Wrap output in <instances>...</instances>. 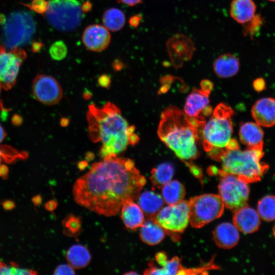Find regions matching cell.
Listing matches in <instances>:
<instances>
[{
  "label": "cell",
  "instance_id": "obj_9",
  "mask_svg": "<svg viewBox=\"0 0 275 275\" xmlns=\"http://www.w3.org/2000/svg\"><path fill=\"white\" fill-rule=\"evenodd\" d=\"M189 223L200 228L223 214L225 205L219 195L204 194L190 199Z\"/></svg>",
  "mask_w": 275,
  "mask_h": 275
},
{
  "label": "cell",
  "instance_id": "obj_55",
  "mask_svg": "<svg viewBox=\"0 0 275 275\" xmlns=\"http://www.w3.org/2000/svg\"><path fill=\"white\" fill-rule=\"evenodd\" d=\"M7 18L3 14H0V24H4L6 21Z\"/></svg>",
  "mask_w": 275,
  "mask_h": 275
},
{
  "label": "cell",
  "instance_id": "obj_1",
  "mask_svg": "<svg viewBox=\"0 0 275 275\" xmlns=\"http://www.w3.org/2000/svg\"><path fill=\"white\" fill-rule=\"evenodd\" d=\"M146 183L129 158L111 155L93 163L78 178L73 196L79 205L105 216L116 215L128 200H135Z\"/></svg>",
  "mask_w": 275,
  "mask_h": 275
},
{
  "label": "cell",
  "instance_id": "obj_14",
  "mask_svg": "<svg viewBox=\"0 0 275 275\" xmlns=\"http://www.w3.org/2000/svg\"><path fill=\"white\" fill-rule=\"evenodd\" d=\"M201 89L194 88L187 96L184 106V112L189 117L203 116L202 113L208 106L209 96L213 84L208 79H204L200 84Z\"/></svg>",
  "mask_w": 275,
  "mask_h": 275
},
{
  "label": "cell",
  "instance_id": "obj_7",
  "mask_svg": "<svg viewBox=\"0 0 275 275\" xmlns=\"http://www.w3.org/2000/svg\"><path fill=\"white\" fill-rule=\"evenodd\" d=\"M82 14L81 5L77 0H50L45 16L55 29L68 32L80 24Z\"/></svg>",
  "mask_w": 275,
  "mask_h": 275
},
{
  "label": "cell",
  "instance_id": "obj_38",
  "mask_svg": "<svg viewBox=\"0 0 275 275\" xmlns=\"http://www.w3.org/2000/svg\"><path fill=\"white\" fill-rule=\"evenodd\" d=\"M98 83L101 87L108 89L111 84V77L106 74H102L98 77Z\"/></svg>",
  "mask_w": 275,
  "mask_h": 275
},
{
  "label": "cell",
  "instance_id": "obj_51",
  "mask_svg": "<svg viewBox=\"0 0 275 275\" xmlns=\"http://www.w3.org/2000/svg\"><path fill=\"white\" fill-rule=\"evenodd\" d=\"M88 166L87 160L80 161L78 163V168L80 170H84Z\"/></svg>",
  "mask_w": 275,
  "mask_h": 275
},
{
  "label": "cell",
  "instance_id": "obj_43",
  "mask_svg": "<svg viewBox=\"0 0 275 275\" xmlns=\"http://www.w3.org/2000/svg\"><path fill=\"white\" fill-rule=\"evenodd\" d=\"M118 3L125 4L130 7L137 6L143 2V0H117Z\"/></svg>",
  "mask_w": 275,
  "mask_h": 275
},
{
  "label": "cell",
  "instance_id": "obj_47",
  "mask_svg": "<svg viewBox=\"0 0 275 275\" xmlns=\"http://www.w3.org/2000/svg\"><path fill=\"white\" fill-rule=\"evenodd\" d=\"M129 145H136L139 141V137L134 132L131 134L129 136Z\"/></svg>",
  "mask_w": 275,
  "mask_h": 275
},
{
  "label": "cell",
  "instance_id": "obj_37",
  "mask_svg": "<svg viewBox=\"0 0 275 275\" xmlns=\"http://www.w3.org/2000/svg\"><path fill=\"white\" fill-rule=\"evenodd\" d=\"M15 265V263H12L11 265L9 266L0 261V274H14Z\"/></svg>",
  "mask_w": 275,
  "mask_h": 275
},
{
  "label": "cell",
  "instance_id": "obj_49",
  "mask_svg": "<svg viewBox=\"0 0 275 275\" xmlns=\"http://www.w3.org/2000/svg\"><path fill=\"white\" fill-rule=\"evenodd\" d=\"M57 207V202L54 200L48 201L45 205V208L49 211L54 210Z\"/></svg>",
  "mask_w": 275,
  "mask_h": 275
},
{
  "label": "cell",
  "instance_id": "obj_11",
  "mask_svg": "<svg viewBox=\"0 0 275 275\" xmlns=\"http://www.w3.org/2000/svg\"><path fill=\"white\" fill-rule=\"evenodd\" d=\"M25 52L19 47L7 51L0 44V85L6 90L16 82L21 65L25 59Z\"/></svg>",
  "mask_w": 275,
  "mask_h": 275
},
{
  "label": "cell",
  "instance_id": "obj_16",
  "mask_svg": "<svg viewBox=\"0 0 275 275\" xmlns=\"http://www.w3.org/2000/svg\"><path fill=\"white\" fill-rule=\"evenodd\" d=\"M233 222L238 230L244 234L257 231L260 225L258 212L247 205L234 211Z\"/></svg>",
  "mask_w": 275,
  "mask_h": 275
},
{
  "label": "cell",
  "instance_id": "obj_34",
  "mask_svg": "<svg viewBox=\"0 0 275 275\" xmlns=\"http://www.w3.org/2000/svg\"><path fill=\"white\" fill-rule=\"evenodd\" d=\"M262 20L260 15H255L254 17L248 22L244 24L243 32L245 36L249 34L251 37L254 33L260 28Z\"/></svg>",
  "mask_w": 275,
  "mask_h": 275
},
{
  "label": "cell",
  "instance_id": "obj_13",
  "mask_svg": "<svg viewBox=\"0 0 275 275\" xmlns=\"http://www.w3.org/2000/svg\"><path fill=\"white\" fill-rule=\"evenodd\" d=\"M166 48L171 64L176 69L191 60L196 50L192 40L182 34H175L169 39Z\"/></svg>",
  "mask_w": 275,
  "mask_h": 275
},
{
  "label": "cell",
  "instance_id": "obj_40",
  "mask_svg": "<svg viewBox=\"0 0 275 275\" xmlns=\"http://www.w3.org/2000/svg\"><path fill=\"white\" fill-rule=\"evenodd\" d=\"M36 273H37L35 270L32 269L19 268L17 265L15 264L14 274L30 275L35 274Z\"/></svg>",
  "mask_w": 275,
  "mask_h": 275
},
{
  "label": "cell",
  "instance_id": "obj_42",
  "mask_svg": "<svg viewBox=\"0 0 275 275\" xmlns=\"http://www.w3.org/2000/svg\"><path fill=\"white\" fill-rule=\"evenodd\" d=\"M225 148L226 150H235L239 149V146L236 140L231 139Z\"/></svg>",
  "mask_w": 275,
  "mask_h": 275
},
{
  "label": "cell",
  "instance_id": "obj_23",
  "mask_svg": "<svg viewBox=\"0 0 275 275\" xmlns=\"http://www.w3.org/2000/svg\"><path fill=\"white\" fill-rule=\"evenodd\" d=\"M256 5L253 0H232L230 6V15L238 23L244 24L255 15Z\"/></svg>",
  "mask_w": 275,
  "mask_h": 275
},
{
  "label": "cell",
  "instance_id": "obj_25",
  "mask_svg": "<svg viewBox=\"0 0 275 275\" xmlns=\"http://www.w3.org/2000/svg\"><path fill=\"white\" fill-rule=\"evenodd\" d=\"M136 200L138 205L148 217H153L164 203L161 195L150 190L140 193Z\"/></svg>",
  "mask_w": 275,
  "mask_h": 275
},
{
  "label": "cell",
  "instance_id": "obj_54",
  "mask_svg": "<svg viewBox=\"0 0 275 275\" xmlns=\"http://www.w3.org/2000/svg\"><path fill=\"white\" fill-rule=\"evenodd\" d=\"M69 119L67 118H62L61 121V124L63 126H66L69 124Z\"/></svg>",
  "mask_w": 275,
  "mask_h": 275
},
{
  "label": "cell",
  "instance_id": "obj_28",
  "mask_svg": "<svg viewBox=\"0 0 275 275\" xmlns=\"http://www.w3.org/2000/svg\"><path fill=\"white\" fill-rule=\"evenodd\" d=\"M174 173L172 164L164 162L153 168L151 172L150 179L154 188H161L170 181Z\"/></svg>",
  "mask_w": 275,
  "mask_h": 275
},
{
  "label": "cell",
  "instance_id": "obj_48",
  "mask_svg": "<svg viewBox=\"0 0 275 275\" xmlns=\"http://www.w3.org/2000/svg\"><path fill=\"white\" fill-rule=\"evenodd\" d=\"M43 45L41 42L36 41L32 44V49L33 52H37L41 50Z\"/></svg>",
  "mask_w": 275,
  "mask_h": 275
},
{
  "label": "cell",
  "instance_id": "obj_10",
  "mask_svg": "<svg viewBox=\"0 0 275 275\" xmlns=\"http://www.w3.org/2000/svg\"><path fill=\"white\" fill-rule=\"evenodd\" d=\"M189 202L181 201L162 207L153 217L168 234L183 232L189 223Z\"/></svg>",
  "mask_w": 275,
  "mask_h": 275
},
{
  "label": "cell",
  "instance_id": "obj_15",
  "mask_svg": "<svg viewBox=\"0 0 275 275\" xmlns=\"http://www.w3.org/2000/svg\"><path fill=\"white\" fill-rule=\"evenodd\" d=\"M111 35L108 30L103 25L94 24L87 26L82 35V41L89 50L100 52L109 45Z\"/></svg>",
  "mask_w": 275,
  "mask_h": 275
},
{
  "label": "cell",
  "instance_id": "obj_53",
  "mask_svg": "<svg viewBox=\"0 0 275 275\" xmlns=\"http://www.w3.org/2000/svg\"><path fill=\"white\" fill-rule=\"evenodd\" d=\"M94 155L92 152H88L86 155V160L90 161L94 159Z\"/></svg>",
  "mask_w": 275,
  "mask_h": 275
},
{
  "label": "cell",
  "instance_id": "obj_19",
  "mask_svg": "<svg viewBox=\"0 0 275 275\" xmlns=\"http://www.w3.org/2000/svg\"><path fill=\"white\" fill-rule=\"evenodd\" d=\"M241 142L246 148L263 149L264 132L257 123L247 122L242 123L239 129Z\"/></svg>",
  "mask_w": 275,
  "mask_h": 275
},
{
  "label": "cell",
  "instance_id": "obj_27",
  "mask_svg": "<svg viewBox=\"0 0 275 275\" xmlns=\"http://www.w3.org/2000/svg\"><path fill=\"white\" fill-rule=\"evenodd\" d=\"M185 195L184 186L177 180H171L161 187V197L168 205L181 201Z\"/></svg>",
  "mask_w": 275,
  "mask_h": 275
},
{
  "label": "cell",
  "instance_id": "obj_39",
  "mask_svg": "<svg viewBox=\"0 0 275 275\" xmlns=\"http://www.w3.org/2000/svg\"><path fill=\"white\" fill-rule=\"evenodd\" d=\"M253 87L256 91L262 92L266 88L265 81L262 77L257 78L253 81Z\"/></svg>",
  "mask_w": 275,
  "mask_h": 275
},
{
  "label": "cell",
  "instance_id": "obj_2",
  "mask_svg": "<svg viewBox=\"0 0 275 275\" xmlns=\"http://www.w3.org/2000/svg\"><path fill=\"white\" fill-rule=\"evenodd\" d=\"M205 118L189 117L175 106L162 113L157 130L160 140L187 166L199 155L198 143L202 139Z\"/></svg>",
  "mask_w": 275,
  "mask_h": 275
},
{
  "label": "cell",
  "instance_id": "obj_56",
  "mask_svg": "<svg viewBox=\"0 0 275 275\" xmlns=\"http://www.w3.org/2000/svg\"><path fill=\"white\" fill-rule=\"evenodd\" d=\"M84 97L85 99H89L91 97V94L89 91L85 92L84 94Z\"/></svg>",
  "mask_w": 275,
  "mask_h": 275
},
{
  "label": "cell",
  "instance_id": "obj_22",
  "mask_svg": "<svg viewBox=\"0 0 275 275\" xmlns=\"http://www.w3.org/2000/svg\"><path fill=\"white\" fill-rule=\"evenodd\" d=\"M121 209V219L128 229L136 230L141 227L145 221L144 213L133 200L126 201Z\"/></svg>",
  "mask_w": 275,
  "mask_h": 275
},
{
  "label": "cell",
  "instance_id": "obj_17",
  "mask_svg": "<svg viewBox=\"0 0 275 275\" xmlns=\"http://www.w3.org/2000/svg\"><path fill=\"white\" fill-rule=\"evenodd\" d=\"M155 258L162 267H155L150 263L149 267L144 271V274H188V269L182 266L178 257L169 260L164 252H160L155 255Z\"/></svg>",
  "mask_w": 275,
  "mask_h": 275
},
{
  "label": "cell",
  "instance_id": "obj_35",
  "mask_svg": "<svg viewBox=\"0 0 275 275\" xmlns=\"http://www.w3.org/2000/svg\"><path fill=\"white\" fill-rule=\"evenodd\" d=\"M48 5V2L46 0H33L30 4H23L29 9L40 14H45Z\"/></svg>",
  "mask_w": 275,
  "mask_h": 275
},
{
  "label": "cell",
  "instance_id": "obj_52",
  "mask_svg": "<svg viewBox=\"0 0 275 275\" xmlns=\"http://www.w3.org/2000/svg\"><path fill=\"white\" fill-rule=\"evenodd\" d=\"M6 136V132L3 127L0 125V143L4 140Z\"/></svg>",
  "mask_w": 275,
  "mask_h": 275
},
{
  "label": "cell",
  "instance_id": "obj_31",
  "mask_svg": "<svg viewBox=\"0 0 275 275\" xmlns=\"http://www.w3.org/2000/svg\"><path fill=\"white\" fill-rule=\"evenodd\" d=\"M63 233L70 237L78 236L82 230V222L79 217L70 214L63 220Z\"/></svg>",
  "mask_w": 275,
  "mask_h": 275
},
{
  "label": "cell",
  "instance_id": "obj_58",
  "mask_svg": "<svg viewBox=\"0 0 275 275\" xmlns=\"http://www.w3.org/2000/svg\"><path fill=\"white\" fill-rule=\"evenodd\" d=\"M273 235L275 237V225L272 229Z\"/></svg>",
  "mask_w": 275,
  "mask_h": 275
},
{
  "label": "cell",
  "instance_id": "obj_21",
  "mask_svg": "<svg viewBox=\"0 0 275 275\" xmlns=\"http://www.w3.org/2000/svg\"><path fill=\"white\" fill-rule=\"evenodd\" d=\"M240 68V62L235 55L226 53L219 56L214 61L213 69L221 78H228L235 75Z\"/></svg>",
  "mask_w": 275,
  "mask_h": 275
},
{
  "label": "cell",
  "instance_id": "obj_6",
  "mask_svg": "<svg viewBox=\"0 0 275 275\" xmlns=\"http://www.w3.org/2000/svg\"><path fill=\"white\" fill-rule=\"evenodd\" d=\"M35 31L36 23L31 13L14 11L3 24L2 44L7 49L19 47L30 42Z\"/></svg>",
  "mask_w": 275,
  "mask_h": 275
},
{
  "label": "cell",
  "instance_id": "obj_33",
  "mask_svg": "<svg viewBox=\"0 0 275 275\" xmlns=\"http://www.w3.org/2000/svg\"><path fill=\"white\" fill-rule=\"evenodd\" d=\"M49 52L51 58L56 61H61L67 54L68 49L66 44L62 40L56 41L50 46Z\"/></svg>",
  "mask_w": 275,
  "mask_h": 275
},
{
  "label": "cell",
  "instance_id": "obj_46",
  "mask_svg": "<svg viewBox=\"0 0 275 275\" xmlns=\"http://www.w3.org/2000/svg\"><path fill=\"white\" fill-rule=\"evenodd\" d=\"M92 8V4L89 1H87L81 5V9L83 12H90Z\"/></svg>",
  "mask_w": 275,
  "mask_h": 275
},
{
  "label": "cell",
  "instance_id": "obj_20",
  "mask_svg": "<svg viewBox=\"0 0 275 275\" xmlns=\"http://www.w3.org/2000/svg\"><path fill=\"white\" fill-rule=\"evenodd\" d=\"M213 239L218 246L229 249L237 244L239 234L234 224L227 222L222 223L213 231Z\"/></svg>",
  "mask_w": 275,
  "mask_h": 275
},
{
  "label": "cell",
  "instance_id": "obj_5",
  "mask_svg": "<svg viewBox=\"0 0 275 275\" xmlns=\"http://www.w3.org/2000/svg\"><path fill=\"white\" fill-rule=\"evenodd\" d=\"M234 113L233 109L225 103L216 106L202 132V144L206 152L225 148L233 132L231 118Z\"/></svg>",
  "mask_w": 275,
  "mask_h": 275
},
{
  "label": "cell",
  "instance_id": "obj_12",
  "mask_svg": "<svg viewBox=\"0 0 275 275\" xmlns=\"http://www.w3.org/2000/svg\"><path fill=\"white\" fill-rule=\"evenodd\" d=\"M35 98L41 103L53 105L62 98L63 92L59 82L54 77L39 74L34 79L32 86Z\"/></svg>",
  "mask_w": 275,
  "mask_h": 275
},
{
  "label": "cell",
  "instance_id": "obj_4",
  "mask_svg": "<svg viewBox=\"0 0 275 275\" xmlns=\"http://www.w3.org/2000/svg\"><path fill=\"white\" fill-rule=\"evenodd\" d=\"M264 154L263 149H225L220 160L221 170L238 176L247 184L258 182L269 168L267 164L261 161Z\"/></svg>",
  "mask_w": 275,
  "mask_h": 275
},
{
  "label": "cell",
  "instance_id": "obj_29",
  "mask_svg": "<svg viewBox=\"0 0 275 275\" xmlns=\"http://www.w3.org/2000/svg\"><path fill=\"white\" fill-rule=\"evenodd\" d=\"M104 26L112 32H117L121 30L125 23V16L123 12L116 8L106 10L102 17Z\"/></svg>",
  "mask_w": 275,
  "mask_h": 275
},
{
  "label": "cell",
  "instance_id": "obj_57",
  "mask_svg": "<svg viewBox=\"0 0 275 275\" xmlns=\"http://www.w3.org/2000/svg\"><path fill=\"white\" fill-rule=\"evenodd\" d=\"M138 274V273L136 272H135V271H131L127 272L125 273L124 274L131 275V274Z\"/></svg>",
  "mask_w": 275,
  "mask_h": 275
},
{
  "label": "cell",
  "instance_id": "obj_41",
  "mask_svg": "<svg viewBox=\"0 0 275 275\" xmlns=\"http://www.w3.org/2000/svg\"><path fill=\"white\" fill-rule=\"evenodd\" d=\"M142 19V15L140 14H137L130 17L128 20V23L130 26L136 28L140 25Z\"/></svg>",
  "mask_w": 275,
  "mask_h": 275
},
{
  "label": "cell",
  "instance_id": "obj_50",
  "mask_svg": "<svg viewBox=\"0 0 275 275\" xmlns=\"http://www.w3.org/2000/svg\"><path fill=\"white\" fill-rule=\"evenodd\" d=\"M3 206L6 209H11L13 208L14 204L11 201H6L4 203Z\"/></svg>",
  "mask_w": 275,
  "mask_h": 275
},
{
  "label": "cell",
  "instance_id": "obj_24",
  "mask_svg": "<svg viewBox=\"0 0 275 275\" xmlns=\"http://www.w3.org/2000/svg\"><path fill=\"white\" fill-rule=\"evenodd\" d=\"M166 233V231L153 217H148L141 227L140 237L144 243L154 245L162 241Z\"/></svg>",
  "mask_w": 275,
  "mask_h": 275
},
{
  "label": "cell",
  "instance_id": "obj_8",
  "mask_svg": "<svg viewBox=\"0 0 275 275\" xmlns=\"http://www.w3.org/2000/svg\"><path fill=\"white\" fill-rule=\"evenodd\" d=\"M208 172L220 177L219 196L225 206L234 212L247 205L250 189L246 182L238 176L225 173L215 167H210Z\"/></svg>",
  "mask_w": 275,
  "mask_h": 275
},
{
  "label": "cell",
  "instance_id": "obj_36",
  "mask_svg": "<svg viewBox=\"0 0 275 275\" xmlns=\"http://www.w3.org/2000/svg\"><path fill=\"white\" fill-rule=\"evenodd\" d=\"M73 268L69 264H60L55 269L53 274H75Z\"/></svg>",
  "mask_w": 275,
  "mask_h": 275
},
{
  "label": "cell",
  "instance_id": "obj_26",
  "mask_svg": "<svg viewBox=\"0 0 275 275\" xmlns=\"http://www.w3.org/2000/svg\"><path fill=\"white\" fill-rule=\"evenodd\" d=\"M66 259L68 264L73 268L81 269L90 263L91 255L86 246L77 244L68 249L66 253Z\"/></svg>",
  "mask_w": 275,
  "mask_h": 275
},
{
  "label": "cell",
  "instance_id": "obj_30",
  "mask_svg": "<svg viewBox=\"0 0 275 275\" xmlns=\"http://www.w3.org/2000/svg\"><path fill=\"white\" fill-rule=\"evenodd\" d=\"M257 212L264 221L271 222L275 219V196L267 195L259 200Z\"/></svg>",
  "mask_w": 275,
  "mask_h": 275
},
{
  "label": "cell",
  "instance_id": "obj_44",
  "mask_svg": "<svg viewBox=\"0 0 275 275\" xmlns=\"http://www.w3.org/2000/svg\"><path fill=\"white\" fill-rule=\"evenodd\" d=\"M124 66V64L119 59L115 60L112 65L113 69L117 71L121 70Z\"/></svg>",
  "mask_w": 275,
  "mask_h": 275
},
{
  "label": "cell",
  "instance_id": "obj_3",
  "mask_svg": "<svg viewBox=\"0 0 275 275\" xmlns=\"http://www.w3.org/2000/svg\"><path fill=\"white\" fill-rule=\"evenodd\" d=\"M87 119L90 139L102 143L99 156L102 159L123 152L135 130L134 126H129L120 109L111 102L102 107L89 105Z\"/></svg>",
  "mask_w": 275,
  "mask_h": 275
},
{
  "label": "cell",
  "instance_id": "obj_32",
  "mask_svg": "<svg viewBox=\"0 0 275 275\" xmlns=\"http://www.w3.org/2000/svg\"><path fill=\"white\" fill-rule=\"evenodd\" d=\"M16 150L9 148L0 147V176L6 178L8 174V168L4 164V162H10L18 158H24Z\"/></svg>",
  "mask_w": 275,
  "mask_h": 275
},
{
  "label": "cell",
  "instance_id": "obj_59",
  "mask_svg": "<svg viewBox=\"0 0 275 275\" xmlns=\"http://www.w3.org/2000/svg\"><path fill=\"white\" fill-rule=\"evenodd\" d=\"M268 1H269L270 2H275V0H268Z\"/></svg>",
  "mask_w": 275,
  "mask_h": 275
},
{
  "label": "cell",
  "instance_id": "obj_45",
  "mask_svg": "<svg viewBox=\"0 0 275 275\" xmlns=\"http://www.w3.org/2000/svg\"><path fill=\"white\" fill-rule=\"evenodd\" d=\"M191 173L197 177H201L202 175L201 170L199 168L194 164L193 163L188 166Z\"/></svg>",
  "mask_w": 275,
  "mask_h": 275
},
{
  "label": "cell",
  "instance_id": "obj_18",
  "mask_svg": "<svg viewBox=\"0 0 275 275\" xmlns=\"http://www.w3.org/2000/svg\"><path fill=\"white\" fill-rule=\"evenodd\" d=\"M252 115L260 126L270 127L275 125V99L264 97L258 100L252 108Z\"/></svg>",
  "mask_w": 275,
  "mask_h": 275
}]
</instances>
